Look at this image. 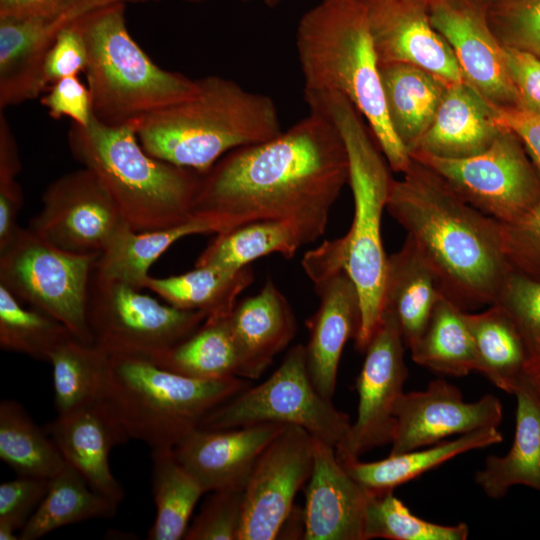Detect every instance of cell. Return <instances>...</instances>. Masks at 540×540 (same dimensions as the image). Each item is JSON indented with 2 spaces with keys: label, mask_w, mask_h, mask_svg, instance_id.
<instances>
[{
  "label": "cell",
  "mask_w": 540,
  "mask_h": 540,
  "mask_svg": "<svg viewBox=\"0 0 540 540\" xmlns=\"http://www.w3.org/2000/svg\"><path fill=\"white\" fill-rule=\"evenodd\" d=\"M263 1H264V3H266L269 6H274V5H277V4H279L280 2H282L284 0H263Z\"/></svg>",
  "instance_id": "obj_54"
},
{
  "label": "cell",
  "mask_w": 540,
  "mask_h": 540,
  "mask_svg": "<svg viewBox=\"0 0 540 540\" xmlns=\"http://www.w3.org/2000/svg\"><path fill=\"white\" fill-rule=\"evenodd\" d=\"M198 85L193 97L135 122L148 154L203 175L228 152L282 132L269 96L216 75L198 79Z\"/></svg>",
  "instance_id": "obj_4"
},
{
  "label": "cell",
  "mask_w": 540,
  "mask_h": 540,
  "mask_svg": "<svg viewBox=\"0 0 540 540\" xmlns=\"http://www.w3.org/2000/svg\"><path fill=\"white\" fill-rule=\"evenodd\" d=\"M72 336L60 321L25 306L0 284V347L49 362L52 353Z\"/></svg>",
  "instance_id": "obj_40"
},
{
  "label": "cell",
  "mask_w": 540,
  "mask_h": 540,
  "mask_svg": "<svg viewBox=\"0 0 540 540\" xmlns=\"http://www.w3.org/2000/svg\"><path fill=\"white\" fill-rule=\"evenodd\" d=\"M505 51L518 106L540 113V58L512 49Z\"/></svg>",
  "instance_id": "obj_51"
},
{
  "label": "cell",
  "mask_w": 540,
  "mask_h": 540,
  "mask_svg": "<svg viewBox=\"0 0 540 540\" xmlns=\"http://www.w3.org/2000/svg\"><path fill=\"white\" fill-rule=\"evenodd\" d=\"M492 107L496 124L520 139L540 174V113L518 105Z\"/></svg>",
  "instance_id": "obj_50"
},
{
  "label": "cell",
  "mask_w": 540,
  "mask_h": 540,
  "mask_svg": "<svg viewBox=\"0 0 540 540\" xmlns=\"http://www.w3.org/2000/svg\"><path fill=\"white\" fill-rule=\"evenodd\" d=\"M319 297L317 311L307 321L306 366L316 390L327 400L335 393L341 355L361 325L358 291L344 268L307 274Z\"/></svg>",
  "instance_id": "obj_20"
},
{
  "label": "cell",
  "mask_w": 540,
  "mask_h": 540,
  "mask_svg": "<svg viewBox=\"0 0 540 540\" xmlns=\"http://www.w3.org/2000/svg\"><path fill=\"white\" fill-rule=\"evenodd\" d=\"M44 429L66 463L74 467L97 493L119 504L124 488L113 476L110 452L129 440L125 431L99 399L57 417Z\"/></svg>",
  "instance_id": "obj_23"
},
{
  "label": "cell",
  "mask_w": 540,
  "mask_h": 540,
  "mask_svg": "<svg viewBox=\"0 0 540 540\" xmlns=\"http://www.w3.org/2000/svg\"><path fill=\"white\" fill-rule=\"evenodd\" d=\"M207 233H216L214 225L198 216L175 226L143 232L133 230L124 222L98 257L94 272L143 289L150 267L168 248L184 237Z\"/></svg>",
  "instance_id": "obj_29"
},
{
  "label": "cell",
  "mask_w": 540,
  "mask_h": 540,
  "mask_svg": "<svg viewBox=\"0 0 540 540\" xmlns=\"http://www.w3.org/2000/svg\"><path fill=\"white\" fill-rule=\"evenodd\" d=\"M79 19L61 30L46 56L42 70L46 90L60 79L78 76L87 68L88 51Z\"/></svg>",
  "instance_id": "obj_47"
},
{
  "label": "cell",
  "mask_w": 540,
  "mask_h": 540,
  "mask_svg": "<svg viewBox=\"0 0 540 540\" xmlns=\"http://www.w3.org/2000/svg\"><path fill=\"white\" fill-rule=\"evenodd\" d=\"M416 364L453 377L478 371V360L463 310L442 295L417 341L409 348Z\"/></svg>",
  "instance_id": "obj_34"
},
{
  "label": "cell",
  "mask_w": 540,
  "mask_h": 540,
  "mask_svg": "<svg viewBox=\"0 0 540 540\" xmlns=\"http://www.w3.org/2000/svg\"><path fill=\"white\" fill-rule=\"evenodd\" d=\"M516 417L512 446L504 456L486 457L475 482L492 499L504 497L516 485L540 492V393L529 380L515 390Z\"/></svg>",
  "instance_id": "obj_26"
},
{
  "label": "cell",
  "mask_w": 540,
  "mask_h": 540,
  "mask_svg": "<svg viewBox=\"0 0 540 540\" xmlns=\"http://www.w3.org/2000/svg\"><path fill=\"white\" fill-rule=\"evenodd\" d=\"M285 427L266 422L229 429L198 428L173 452L205 492L244 490L261 453Z\"/></svg>",
  "instance_id": "obj_21"
},
{
  "label": "cell",
  "mask_w": 540,
  "mask_h": 540,
  "mask_svg": "<svg viewBox=\"0 0 540 540\" xmlns=\"http://www.w3.org/2000/svg\"><path fill=\"white\" fill-rule=\"evenodd\" d=\"M21 164L0 162V250L5 248L19 229L18 214L23 206V192L17 182Z\"/></svg>",
  "instance_id": "obj_49"
},
{
  "label": "cell",
  "mask_w": 540,
  "mask_h": 540,
  "mask_svg": "<svg viewBox=\"0 0 540 540\" xmlns=\"http://www.w3.org/2000/svg\"><path fill=\"white\" fill-rule=\"evenodd\" d=\"M250 385L241 377L200 380L147 358L108 354L100 400L131 439L174 448L215 408Z\"/></svg>",
  "instance_id": "obj_7"
},
{
  "label": "cell",
  "mask_w": 540,
  "mask_h": 540,
  "mask_svg": "<svg viewBox=\"0 0 540 540\" xmlns=\"http://www.w3.org/2000/svg\"><path fill=\"white\" fill-rule=\"evenodd\" d=\"M296 48L304 92H338L366 120L390 169L412 159L389 121L380 64L363 0H322L299 21Z\"/></svg>",
  "instance_id": "obj_3"
},
{
  "label": "cell",
  "mask_w": 540,
  "mask_h": 540,
  "mask_svg": "<svg viewBox=\"0 0 540 540\" xmlns=\"http://www.w3.org/2000/svg\"><path fill=\"white\" fill-rule=\"evenodd\" d=\"M405 343L395 315L384 309L366 349L356 380L357 416L345 442L336 449L339 459H356L363 453L391 444L394 407L408 378Z\"/></svg>",
  "instance_id": "obj_13"
},
{
  "label": "cell",
  "mask_w": 540,
  "mask_h": 540,
  "mask_svg": "<svg viewBox=\"0 0 540 540\" xmlns=\"http://www.w3.org/2000/svg\"><path fill=\"white\" fill-rule=\"evenodd\" d=\"M107 353L95 343L70 336L52 353L54 404L62 415L100 399Z\"/></svg>",
  "instance_id": "obj_39"
},
{
  "label": "cell",
  "mask_w": 540,
  "mask_h": 540,
  "mask_svg": "<svg viewBox=\"0 0 540 540\" xmlns=\"http://www.w3.org/2000/svg\"><path fill=\"white\" fill-rule=\"evenodd\" d=\"M478 5L485 9V11L492 6L504 1V0H474Z\"/></svg>",
  "instance_id": "obj_53"
},
{
  "label": "cell",
  "mask_w": 540,
  "mask_h": 540,
  "mask_svg": "<svg viewBox=\"0 0 540 540\" xmlns=\"http://www.w3.org/2000/svg\"><path fill=\"white\" fill-rule=\"evenodd\" d=\"M41 98V104L53 119L69 117L73 124L88 126L93 119L89 89L78 78L69 76L52 84Z\"/></svg>",
  "instance_id": "obj_48"
},
{
  "label": "cell",
  "mask_w": 540,
  "mask_h": 540,
  "mask_svg": "<svg viewBox=\"0 0 540 540\" xmlns=\"http://www.w3.org/2000/svg\"><path fill=\"white\" fill-rule=\"evenodd\" d=\"M99 256L63 251L29 227H19L0 250V284L25 305L60 321L76 338L94 343L87 302Z\"/></svg>",
  "instance_id": "obj_9"
},
{
  "label": "cell",
  "mask_w": 540,
  "mask_h": 540,
  "mask_svg": "<svg viewBox=\"0 0 540 540\" xmlns=\"http://www.w3.org/2000/svg\"><path fill=\"white\" fill-rule=\"evenodd\" d=\"M244 490L213 491L188 526L185 540H239Z\"/></svg>",
  "instance_id": "obj_44"
},
{
  "label": "cell",
  "mask_w": 540,
  "mask_h": 540,
  "mask_svg": "<svg viewBox=\"0 0 540 540\" xmlns=\"http://www.w3.org/2000/svg\"><path fill=\"white\" fill-rule=\"evenodd\" d=\"M79 25L88 51L84 73L93 116L101 123H135L198 92V79L161 68L132 38L125 2L103 5L83 15Z\"/></svg>",
  "instance_id": "obj_8"
},
{
  "label": "cell",
  "mask_w": 540,
  "mask_h": 540,
  "mask_svg": "<svg viewBox=\"0 0 540 540\" xmlns=\"http://www.w3.org/2000/svg\"><path fill=\"white\" fill-rule=\"evenodd\" d=\"M380 75L389 121L410 154L429 128L451 83L406 63L380 64Z\"/></svg>",
  "instance_id": "obj_28"
},
{
  "label": "cell",
  "mask_w": 540,
  "mask_h": 540,
  "mask_svg": "<svg viewBox=\"0 0 540 540\" xmlns=\"http://www.w3.org/2000/svg\"><path fill=\"white\" fill-rule=\"evenodd\" d=\"M348 180L341 135L310 111L277 136L224 155L202 175L192 216L211 221L216 234L256 221L282 222L305 245L325 233Z\"/></svg>",
  "instance_id": "obj_1"
},
{
  "label": "cell",
  "mask_w": 540,
  "mask_h": 540,
  "mask_svg": "<svg viewBox=\"0 0 540 540\" xmlns=\"http://www.w3.org/2000/svg\"><path fill=\"white\" fill-rule=\"evenodd\" d=\"M68 145L133 230L163 229L192 218L202 174L148 154L138 140L135 123L109 126L93 116L88 126L72 124Z\"/></svg>",
  "instance_id": "obj_6"
},
{
  "label": "cell",
  "mask_w": 540,
  "mask_h": 540,
  "mask_svg": "<svg viewBox=\"0 0 540 540\" xmlns=\"http://www.w3.org/2000/svg\"><path fill=\"white\" fill-rule=\"evenodd\" d=\"M429 16L452 49L464 81L492 105H518L505 48L491 31L485 9L474 0H432Z\"/></svg>",
  "instance_id": "obj_18"
},
{
  "label": "cell",
  "mask_w": 540,
  "mask_h": 540,
  "mask_svg": "<svg viewBox=\"0 0 540 540\" xmlns=\"http://www.w3.org/2000/svg\"><path fill=\"white\" fill-rule=\"evenodd\" d=\"M502 225V245L511 269L540 280V201L525 216Z\"/></svg>",
  "instance_id": "obj_46"
},
{
  "label": "cell",
  "mask_w": 540,
  "mask_h": 540,
  "mask_svg": "<svg viewBox=\"0 0 540 540\" xmlns=\"http://www.w3.org/2000/svg\"><path fill=\"white\" fill-rule=\"evenodd\" d=\"M514 323L526 352V375L540 386V280L512 271L494 302Z\"/></svg>",
  "instance_id": "obj_42"
},
{
  "label": "cell",
  "mask_w": 540,
  "mask_h": 540,
  "mask_svg": "<svg viewBox=\"0 0 540 540\" xmlns=\"http://www.w3.org/2000/svg\"><path fill=\"white\" fill-rule=\"evenodd\" d=\"M428 1H432V0H428Z\"/></svg>",
  "instance_id": "obj_57"
},
{
  "label": "cell",
  "mask_w": 540,
  "mask_h": 540,
  "mask_svg": "<svg viewBox=\"0 0 540 540\" xmlns=\"http://www.w3.org/2000/svg\"><path fill=\"white\" fill-rule=\"evenodd\" d=\"M152 493L156 508L149 540L183 539L193 510L206 493L196 478L177 460L173 448L152 449Z\"/></svg>",
  "instance_id": "obj_36"
},
{
  "label": "cell",
  "mask_w": 540,
  "mask_h": 540,
  "mask_svg": "<svg viewBox=\"0 0 540 540\" xmlns=\"http://www.w3.org/2000/svg\"><path fill=\"white\" fill-rule=\"evenodd\" d=\"M75 0H0V17L23 16L62 7Z\"/></svg>",
  "instance_id": "obj_52"
},
{
  "label": "cell",
  "mask_w": 540,
  "mask_h": 540,
  "mask_svg": "<svg viewBox=\"0 0 540 540\" xmlns=\"http://www.w3.org/2000/svg\"><path fill=\"white\" fill-rule=\"evenodd\" d=\"M124 0H75L23 16L0 17V111L46 91L42 70L57 36L83 15ZM126 3V2H125Z\"/></svg>",
  "instance_id": "obj_16"
},
{
  "label": "cell",
  "mask_w": 540,
  "mask_h": 540,
  "mask_svg": "<svg viewBox=\"0 0 540 540\" xmlns=\"http://www.w3.org/2000/svg\"><path fill=\"white\" fill-rule=\"evenodd\" d=\"M486 18L504 48L540 58V0H504Z\"/></svg>",
  "instance_id": "obj_43"
},
{
  "label": "cell",
  "mask_w": 540,
  "mask_h": 540,
  "mask_svg": "<svg viewBox=\"0 0 540 540\" xmlns=\"http://www.w3.org/2000/svg\"><path fill=\"white\" fill-rule=\"evenodd\" d=\"M393 415L395 430L390 454H398L436 444L452 435L497 428L503 408L491 394L466 402L459 388L444 379H435L423 391L403 392Z\"/></svg>",
  "instance_id": "obj_17"
},
{
  "label": "cell",
  "mask_w": 540,
  "mask_h": 540,
  "mask_svg": "<svg viewBox=\"0 0 540 540\" xmlns=\"http://www.w3.org/2000/svg\"><path fill=\"white\" fill-rule=\"evenodd\" d=\"M118 504L94 491L70 464L50 479L48 490L35 512L20 530V540H37L75 523L111 518Z\"/></svg>",
  "instance_id": "obj_33"
},
{
  "label": "cell",
  "mask_w": 540,
  "mask_h": 540,
  "mask_svg": "<svg viewBox=\"0 0 540 540\" xmlns=\"http://www.w3.org/2000/svg\"><path fill=\"white\" fill-rule=\"evenodd\" d=\"M208 315L160 303L141 289L93 272L87 320L94 343L108 354L150 358L192 334Z\"/></svg>",
  "instance_id": "obj_11"
},
{
  "label": "cell",
  "mask_w": 540,
  "mask_h": 540,
  "mask_svg": "<svg viewBox=\"0 0 540 540\" xmlns=\"http://www.w3.org/2000/svg\"><path fill=\"white\" fill-rule=\"evenodd\" d=\"M0 458L19 476L51 479L66 465L59 448L15 400L0 403Z\"/></svg>",
  "instance_id": "obj_37"
},
{
  "label": "cell",
  "mask_w": 540,
  "mask_h": 540,
  "mask_svg": "<svg viewBox=\"0 0 540 540\" xmlns=\"http://www.w3.org/2000/svg\"><path fill=\"white\" fill-rule=\"evenodd\" d=\"M364 1V0H363Z\"/></svg>",
  "instance_id": "obj_58"
},
{
  "label": "cell",
  "mask_w": 540,
  "mask_h": 540,
  "mask_svg": "<svg viewBox=\"0 0 540 540\" xmlns=\"http://www.w3.org/2000/svg\"><path fill=\"white\" fill-rule=\"evenodd\" d=\"M266 422L300 426L335 449L349 435V416L314 387L303 344L290 348L264 382L247 387L211 411L199 428L229 429Z\"/></svg>",
  "instance_id": "obj_10"
},
{
  "label": "cell",
  "mask_w": 540,
  "mask_h": 540,
  "mask_svg": "<svg viewBox=\"0 0 540 540\" xmlns=\"http://www.w3.org/2000/svg\"><path fill=\"white\" fill-rule=\"evenodd\" d=\"M442 295L431 268L406 236L387 257L383 293V310L395 315L406 348L417 341Z\"/></svg>",
  "instance_id": "obj_27"
},
{
  "label": "cell",
  "mask_w": 540,
  "mask_h": 540,
  "mask_svg": "<svg viewBox=\"0 0 540 540\" xmlns=\"http://www.w3.org/2000/svg\"><path fill=\"white\" fill-rule=\"evenodd\" d=\"M503 441L497 428H486L462 434L452 440L398 454L385 459L362 462L356 459H339L346 471L362 486L381 492L394 490L423 473L470 450L482 449Z\"/></svg>",
  "instance_id": "obj_30"
},
{
  "label": "cell",
  "mask_w": 540,
  "mask_h": 540,
  "mask_svg": "<svg viewBox=\"0 0 540 540\" xmlns=\"http://www.w3.org/2000/svg\"><path fill=\"white\" fill-rule=\"evenodd\" d=\"M29 228L53 246L77 255H100L124 223L115 203L87 168L48 185Z\"/></svg>",
  "instance_id": "obj_14"
},
{
  "label": "cell",
  "mask_w": 540,
  "mask_h": 540,
  "mask_svg": "<svg viewBox=\"0 0 540 540\" xmlns=\"http://www.w3.org/2000/svg\"><path fill=\"white\" fill-rule=\"evenodd\" d=\"M364 2L379 64L406 63L448 83L464 81L452 49L431 23L428 0Z\"/></svg>",
  "instance_id": "obj_19"
},
{
  "label": "cell",
  "mask_w": 540,
  "mask_h": 540,
  "mask_svg": "<svg viewBox=\"0 0 540 540\" xmlns=\"http://www.w3.org/2000/svg\"><path fill=\"white\" fill-rule=\"evenodd\" d=\"M227 317H207L188 337L150 358L156 365L200 380L237 375V357Z\"/></svg>",
  "instance_id": "obj_35"
},
{
  "label": "cell",
  "mask_w": 540,
  "mask_h": 540,
  "mask_svg": "<svg viewBox=\"0 0 540 540\" xmlns=\"http://www.w3.org/2000/svg\"><path fill=\"white\" fill-rule=\"evenodd\" d=\"M237 357V375L258 379L294 338V312L268 277L254 296L237 301L227 317Z\"/></svg>",
  "instance_id": "obj_24"
},
{
  "label": "cell",
  "mask_w": 540,
  "mask_h": 540,
  "mask_svg": "<svg viewBox=\"0 0 540 540\" xmlns=\"http://www.w3.org/2000/svg\"><path fill=\"white\" fill-rule=\"evenodd\" d=\"M394 490L373 492L365 509L364 540H465L469 526L460 522L442 525L414 515Z\"/></svg>",
  "instance_id": "obj_41"
},
{
  "label": "cell",
  "mask_w": 540,
  "mask_h": 540,
  "mask_svg": "<svg viewBox=\"0 0 540 540\" xmlns=\"http://www.w3.org/2000/svg\"><path fill=\"white\" fill-rule=\"evenodd\" d=\"M537 388H538V390H539V393H540V386H539V387H537Z\"/></svg>",
  "instance_id": "obj_56"
},
{
  "label": "cell",
  "mask_w": 540,
  "mask_h": 540,
  "mask_svg": "<svg viewBox=\"0 0 540 540\" xmlns=\"http://www.w3.org/2000/svg\"><path fill=\"white\" fill-rule=\"evenodd\" d=\"M386 210L406 231L447 299L463 311L494 304L513 271L500 222L414 159L401 179L392 180Z\"/></svg>",
  "instance_id": "obj_2"
},
{
  "label": "cell",
  "mask_w": 540,
  "mask_h": 540,
  "mask_svg": "<svg viewBox=\"0 0 540 540\" xmlns=\"http://www.w3.org/2000/svg\"><path fill=\"white\" fill-rule=\"evenodd\" d=\"M410 157L501 224L518 221L540 201V174L520 139L505 128L486 150L471 157L447 159L420 153Z\"/></svg>",
  "instance_id": "obj_12"
},
{
  "label": "cell",
  "mask_w": 540,
  "mask_h": 540,
  "mask_svg": "<svg viewBox=\"0 0 540 540\" xmlns=\"http://www.w3.org/2000/svg\"><path fill=\"white\" fill-rule=\"evenodd\" d=\"M301 246L303 243L291 226L276 221H256L216 234L195 266L238 270L270 254L290 259Z\"/></svg>",
  "instance_id": "obj_38"
},
{
  "label": "cell",
  "mask_w": 540,
  "mask_h": 540,
  "mask_svg": "<svg viewBox=\"0 0 540 540\" xmlns=\"http://www.w3.org/2000/svg\"><path fill=\"white\" fill-rule=\"evenodd\" d=\"M501 130L491 103L465 81L451 83L429 128L410 154L447 159L471 157L486 150Z\"/></svg>",
  "instance_id": "obj_25"
},
{
  "label": "cell",
  "mask_w": 540,
  "mask_h": 540,
  "mask_svg": "<svg viewBox=\"0 0 540 540\" xmlns=\"http://www.w3.org/2000/svg\"><path fill=\"white\" fill-rule=\"evenodd\" d=\"M314 440L304 428L286 425L267 445L244 489L239 540L278 538L297 492L311 475Z\"/></svg>",
  "instance_id": "obj_15"
},
{
  "label": "cell",
  "mask_w": 540,
  "mask_h": 540,
  "mask_svg": "<svg viewBox=\"0 0 540 540\" xmlns=\"http://www.w3.org/2000/svg\"><path fill=\"white\" fill-rule=\"evenodd\" d=\"M50 479L19 476L0 485V540H20L21 530L44 498Z\"/></svg>",
  "instance_id": "obj_45"
},
{
  "label": "cell",
  "mask_w": 540,
  "mask_h": 540,
  "mask_svg": "<svg viewBox=\"0 0 540 540\" xmlns=\"http://www.w3.org/2000/svg\"><path fill=\"white\" fill-rule=\"evenodd\" d=\"M372 493L346 471L333 446L315 439L305 487L303 539L364 540L365 509Z\"/></svg>",
  "instance_id": "obj_22"
},
{
  "label": "cell",
  "mask_w": 540,
  "mask_h": 540,
  "mask_svg": "<svg viewBox=\"0 0 540 540\" xmlns=\"http://www.w3.org/2000/svg\"><path fill=\"white\" fill-rule=\"evenodd\" d=\"M310 111L328 118L341 135L349 162L354 217L349 231L336 239L345 271L353 281L361 308L357 350L364 352L383 311L387 266L381 222L393 180L389 165L362 115L338 92L304 93Z\"/></svg>",
  "instance_id": "obj_5"
},
{
  "label": "cell",
  "mask_w": 540,
  "mask_h": 540,
  "mask_svg": "<svg viewBox=\"0 0 540 540\" xmlns=\"http://www.w3.org/2000/svg\"><path fill=\"white\" fill-rule=\"evenodd\" d=\"M254 280L251 265L238 270L195 266L191 271L169 277H151L145 288L168 304L185 310L205 312L208 317H226L237 297Z\"/></svg>",
  "instance_id": "obj_32"
},
{
  "label": "cell",
  "mask_w": 540,
  "mask_h": 540,
  "mask_svg": "<svg viewBox=\"0 0 540 540\" xmlns=\"http://www.w3.org/2000/svg\"><path fill=\"white\" fill-rule=\"evenodd\" d=\"M473 339L478 371L494 386L512 394L526 379V352L507 313L497 304L479 312L463 311Z\"/></svg>",
  "instance_id": "obj_31"
},
{
  "label": "cell",
  "mask_w": 540,
  "mask_h": 540,
  "mask_svg": "<svg viewBox=\"0 0 540 540\" xmlns=\"http://www.w3.org/2000/svg\"><path fill=\"white\" fill-rule=\"evenodd\" d=\"M125 2L131 1V2H138V1H147V0H124ZM187 1H200V0H187Z\"/></svg>",
  "instance_id": "obj_55"
}]
</instances>
